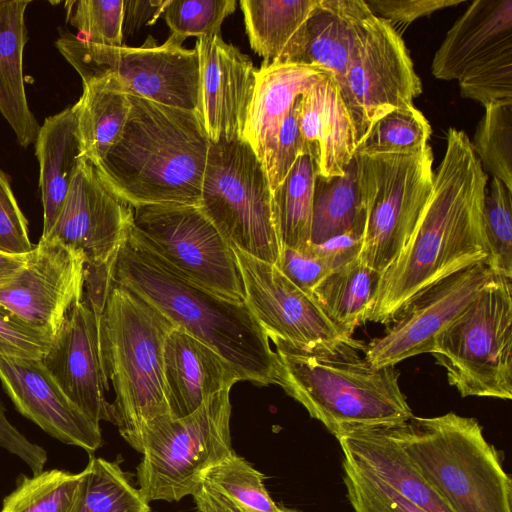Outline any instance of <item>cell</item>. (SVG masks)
<instances>
[{"label":"cell","instance_id":"42","mask_svg":"<svg viewBox=\"0 0 512 512\" xmlns=\"http://www.w3.org/2000/svg\"><path fill=\"white\" fill-rule=\"evenodd\" d=\"M343 470L347 497L355 512H427L345 459Z\"/></svg>","mask_w":512,"mask_h":512},{"label":"cell","instance_id":"29","mask_svg":"<svg viewBox=\"0 0 512 512\" xmlns=\"http://www.w3.org/2000/svg\"><path fill=\"white\" fill-rule=\"evenodd\" d=\"M318 0H241L252 50L270 64L298 65L307 20Z\"/></svg>","mask_w":512,"mask_h":512},{"label":"cell","instance_id":"30","mask_svg":"<svg viewBox=\"0 0 512 512\" xmlns=\"http://www.w3.org/2000/svg\"><path fill=\"white\" fill-rule=\"evenodd\" d=\"M369 203L370 184L362 155L354 154L341 176L316 177L310 244L351 230L365 232Z\"/></svg>","mask_w":512,"mask_h":512},{"label":"cell","instance_id":"22","mask_svg":"<svg viewBox=\"0 0 512 512\" xmlns=\"http://www.w3.org/2000/svg\"><path fill=\"white\" fill-rule=\"evenodd\" d=\"M163 377L169 413L174 419L188 416L213 395L241 381L222 356L178 326L164 343Z\"/></svg>","mask_w":512,"mask_h":512},{"label":"cell","instance_id":"35","mask_svg":"<svg viewBox=\"0 0 512 512\" xmlns=\"http://www.w3.org/2000/svg\"><path fill=\"white\" fill-rule=\"evenodd\" d=\"M82 473L50 469L21 475L0 512H77Z\"/></svg>","mask_w":512,"mask_h":512},{"label":"cell","instance_id":"41","mask_svg":"<svg viewBox=\"0 0 512 512\" xmlns=\"http://www.w3.org/2000/svg\"><path fill=\"white\" fill-rule=\"evenodd\" d=\"M123 0H73L65 2L67 21L96 44L123 43Z\"/></svg>","mask_w":512,"mask_h":512},{"label":"cell","instance_id":"45","mask_svg":"<svg viewBox=\"0 0 512 512\" xmlns=\"http://www.w3.org/2000/svg\"><path fill=\"white\" fill-rule=\"evenodd\" d=\"M299 95L280 128L271 163L266 170L271 192L286 178L297 158L303 154V142L299 131Z\"/></svg>","mask_w":512,"mask_h":512},{"label":"cell","instance_id":"39","mask_svg":"<svg viewBox=\"0 0 512 512\" xmlns=\"http://www.w3.org/2000/svg\"><path fill=\"white\" fill-rule=\"evenodd\" d=\"M483 225L490 267L512 278V190L496 177L486 188Z\"/></svg>","mask_w":512,"mask_h":512},{"label":"cell","instance_id":"21","mask_svg":"<svg viewBox=\"0 0 512 512\" xmlns=\"http://www.w3.org/2000/svg\"><path fill=\"white\" fill-rule=\"evenodd\" d=\"M0 380L16 409L52 437L88 453L101 447L100 423L67 397L42 360L0 357Z\"/></svg>","mask_w":512,"mask_h":512},{"label":"cell","instance_id":"33","mask_svg":"<svg viewBox=\"0 0 512 512\" xmlns=\"http://www.w3.org/2000/svg\"><path fill=\"white\" fill-rule=\"evenodd\" d=\"M316 168L309 154H301L283 182L271 192L272 215L282 247L310 245Z\"/></svg>","mask_w":512,"mask_h":512},{"label":"cell","instance_id":"18","mask_svg":"<svg viewBox=\"0 0 512 512\" xmlns=\"http://www.w3.org/2000/svg\"><path fill=\"white\" fill-rule=\"evenodd\" d=\"M84 280L81 254L40 238L25 267L0 288V305L53 338L69 307L83 298Z\"/></svg>","mask_w":512,"mask_h":512},{"label":"cell","instance_id":"36","mask_svg":"<svg viewBox=\"0 0 512 512\" xmlns=\"http://www.w3.org/2000/svg\"><path fill=\"white\" fill-rule=\"evenodd\" d=\"M432 129L414 106L395 109L378 119L356 146L354 154H411L427 146Z\"/></svg>","mask_w":512,"mask_h":512},{"label":"cell","instance_id":"6","mask_svg":"<svg viewBox=\"0 0 512 512\" xmlns=\"http://www.w3.org/2000/svg\"><path fill=\"white\" fill-rule=\"evenodd\" d=\"M386 428L454 512H512L503 455L475 418L413 415Z\"/></svg>","mask_w":512,"mask_h":512},{"label":"cell","instance_id":"7","mask_svg":"<svg viewBox=\"0 0 512 512\" xmlns=\"http://www.w3.org/2000/svg\"><path fill=\"white\" fill-rule=\"evenodd\" d=\"M430 353L462 397L512 399V282L494 272Z\"/></svg>","mask_w":512,"mask_h":512},{"label":"cell","instance_id":"43","mask_svg":"<svg viewBox=\"0 0 512 512\" xmlns=\"http://www.w3.org/2000/svg\"><path fill=\"white\" fill-rule=\"evenodd\" d=\"M52 340L0 305V357L42 360Z\"/></svg>","mask_w":512,"mask_h":512},{"label":"cell","instance_id":"31","mask_svg":"<svg viewBox=\"0 0 512 512\" xmlns=\"http://www.w3.org/2000/svg\"><path fill=\"white\" fill-rule=\"evenodd\" d=\"M71 109L83 155L97 165L124 128L130 110L128 94L110 77L92 80L83 84V93Z\"/></svg>","mask_w":512,"mask_h":512},{"label":"cell","instance_id":"1","mask_svg":"<svg viewBox=\"0 0 512 512\" xmlns=\"http://www.w3.org/2000/svg\"><path fill=\"white\" fill-rule=\"evenodd\" d=\"M487 183L468 135L450 128L427 205L408 243L381 274L368 321L387 325L425 287L470 265L489 264Z\"/></svg>","mask_w":512,"mask_h":512},{"label":"cell","instance_id":"20","mask_svg":"<svg viewBox=\"0 0 512 512\" xmlns=\"http://www.w3.org/2000/svg\"><path fill=\"white\" fill-rule=\"evenodd\" d=\"M199 115L211 142L244 139L257 69L220 35L198 38Z\"/></svg>","mask_w":512,"mask_h":512},{"label":"cell","instance_id":"27","mask_svg":"<svg viewBox=\"0 0 512 512\" xmlns=\"http://www.w3.org/2000/svg\"><path fill=\"white\" fill-rule=\"evenodd\" d=\"M39 187L43 204V232L54 226L83 155L77 120L71 107L46 117L35 141Z\"/></svg>","mask_w":512,"mask_h":512},{"label":"cell","instance_id":"37","mask_svg":"<svg viewBox=\"0 0 512 512\" xmlns=\"http://www.w3.org/2000/svg\"><path fill=\"white\" fill-rule=\"evenodd\" d=\"M265 476L232 451L209 468L202 480L243 512H279L264 485Z\"/></svg>","mask_w":512,"mask_h":512},{"label":"cell","instance_id":"24","mask_svg":"<svg viewBox=\"0 0 512 512\" xmlns=\"http://www.w3.org/2000/svg\"><path fill=\"white\" fill-rule=\"evenodd\" d=\"M343 459L370 473L427 512H454L421 474L386 426L337 438Z\"/></svg>","mask_w":512,"mask_h":512},{"label":"cell","instance_id":"8","mask_svg":"<svg viewBox=\"0 0 512 512\" xmlns=\"http://www.w3.org/2000/svg\"><path fill=\"white\" fill-rule=\"evenodd\" d=\"M230 390L213 395L188 416L162 415L145 428L136 475L148 503L192 495L205 472L233 451Z\"/></svg>","mask_w":512,"mask_h":512},{"label":"cell","instance_id":"9","mask_svg":"<svg viewBox=\"0 0 512 512\" xmlns=\"http://www.w3.org/2000/svg\"><path fill=\"white\" fill-rule=\"evenodd\" d=\"M182 43L170 35L161 45L148 36L139 47L109 46L64 32L55 46L83 84L110 77L129 95L199 112L198 53Z\"/></svg>","mask_w":512,"mask_h":512},{"label":"cell","instance_id":"25","mask_svg":"<svg viewBox=\"0 0 512 512\" xmlns=\"http://www.w3.org/2000/svg\"><path fill=\"white\" fill-rule=\"evenodd\" d=\"M311 66L270 64L256 73V86L243 138L268 169L282 123L295 99L328 75Z\"/></svg>","mask_w":512,"mask_h":512},{"label":"cell","instance_id":"28","mask_svg":"<svg viewBox=\"0 0 512 512\" xmlns=\"http://www.w3.org/2000/svg\"><path fill=\"white\" fill-rule=\"evenodd\" d=\"M28 0H0V113L18 143L34 144L40 125L29 108L23 75Z\"/></svg>","mask_w":512,"mask_h":512},{"label":"cell","instance_id":"17","mask_svg":"<svg viewBox=\"0 0 512 512\" xmlns=\"http://www.w3.org/2000/svg\"><path fill=\"white\" fill-rule=\"evenodd\" d=\"M132 221V206L83 156L61 212L44 238L81 254L86 270H97L112 265L129 235Z\"/></svg>","mask_w":512,"mask_h":512},{"label":"cell","instance_id":"49","mask_svg":"<svg viewBox=\"0 0 512 512\" xmlns=\"http://www.w3.org/2000/svg\"><path fill=\"white\" fill-rule=\"evenodd\" d=\"M363 239V230H351L320 244L311 245L332 271L359 257Z\"/></svg>","mask_w":512,"mask_h":512},{"label":"cell","instance_id":"10","mask_svg":"<svg viewBox=\"0 0 512 512\" xmlns=\"http://www.w3.org/2000/svg\"><path fill=\"white\" fill-rule=\"evenodd\" d=\"M199 207L232 247L276 264L281 244L271 190L264 167L245 139L211 142Z\"/></svg>","mask_w":512,"mask_h":512},{"label":"cell","instance_id":"34","mask_svg":"<svg viewBox=\"0 0 512 512\" xmlns=\"http://www.w3.org/2000/svg\"><path fill=\"white\" fill-rule=\"evenodd\" d=\"M81 473L77 512H150L149 503L119 463L90 456Z\"/></svg>","mask_w":512,"mask_h":512},{"label":"cell","instance_id":"51","mask_svg":"<svg viewBox=\"0 0 512 512\" xmlns=\"http://www.w3.org/2000/svg\"><path fill=\"white\" fill-rule=\"evenodd\" d=\"M191 496L198 512H243L203 480Z\"/></svg>","mask_w":512,"mask_h":512},{"label":"cell","instance_id":"38","mask_svg":"<svg viewBox=\"0 0 512 512\" xmlns=\"http://www.w3.org/2000/svg\"><path fill=\"white\" fill-rule=\"evenodd\" d=\"M472 148L483 168L512 190V101L486 105Z\"/></svg>","mask_w":512,"mask_h":512},{"label":"cell","instance_id":"12","mask_svg":"<svg viewBox=\"0 0 512 512\" xmlns=\"http://www.w3.org/2000/svg\"><path fill=\"white\" fill-rule=\"evenodd\" d=\"M431 71L458 80L460 94L484 107L512 101V0H475L448 30Z\"/></svg>","mask_w":512,"mask_h":512},{"label":"cell","instance_id":"40","mask_svg":"<svg viewBox=\"0 0 512 512\" xmlns=\"http://www.w3.org/2000/svg\"><path fill=\"white\" fill-rule=\"evenodd\" d=\"M235 9V0H169L163 16L171 35L184 42L189 36L220 35L224 19Z\"/></svg>","mask_w":512,"mask_h":512},{"label":"cell","instance_id":"46","mask_svg":"<svg viewBox=\"0 0 512 512\" xmlns=\"http://www.w3.org/2000/svg\"><path fill=\"white\" fill-rule=\"evenodd\" d=\"M275 266L294 285L310 295L331 271L311 244L304 249L282 247Z\"/></svg>","mask_w":512,"mask_h":512},{"label":"cell","instance_id":"32","mask_svg":"<svg viewBox=\"0 0 512 512\" xmlns=\"http://www.w3.org/2000/svg\"><path fill=\"white\" fill-rule=\"evenodd\" d=\"M380 277L357 258L330 271L312 296L335 326L353 335L369 319Z\"/></svg>","mask_w":512,"mask_h":512},{"label":"cell","instance_id":"48","mask_svg":"<svg viewBox=\"0 0 512 512\" xmlns=\"http://www.w3.org/2000/svg\"><path fill=\"white\" fill-rule=\"evenodd\" d=\"M5 412L0 400V447L24 461L33 474L41 472L48 460L47 452L12 425Z\"/></svg>","mask_w":512,"mask_h":512},{"label":"cell","instance_id":"53","mask_svg":"<svg viewBox=\"0 0 512 512\" xmlns=\"http://www.w3.org/2000/svg\"><path fill=\"white\" fill-rule=\"evenodd\" d=\"M279 512H300L295 509L287 508V507H280Z\"/></svg>","mask_w":512,"mask_h":512},{"label":"cell","instance_id":"5","mask_svg":"<svg viewBox=\"0 0 512 512\" xmlns=\"http://www.w3.org/2000/svg\"><path fill=\"white\" fill-rule=\"evenodd\" d=\"M130 289L112 284L100 317L101 354L114 389L113 424L141 452L145 428L169 413L163 377L164 343L175 328Z\"/></svg>","mask_w":512,"mask_h":512},{"label":"cell","instance_id":"47","mask_svg":"<svg viewBox=\"0 0 512 512\" xmlns=\"http://www.w3.org/2000/svg\"><path fill=\"white\" fill-rule=\"evenodd\" d=\"M465 0H367L370 10L386 20L399 34L420 17L440 9L457 6Z\"/></svg>","mask_w":512,"mask_h":512},{"label":"cell","instance_id":"15","mask_svg":"<svg viewBox=\"0 0 512 512\" xmlns=\"http://www.w3.org/2000/svg\"><path fill=\"white\" fill-rule=\"evenodd\" d=\"M245 290V302L270 340L304 349L364 347L335 326L312 295L274 265L233 247Z\"/></svg>","mask_w":512,"mask_h":512},{"label":"cell","instance_id":"13","mask_svg":"<svg viewBox=\"0 0 512 512\" xmlns=\"http://www.w3.org/2000/svg\"><path fill=\"white\" fill-rule=\"evenodd\" d=\"M362 156L370 203L358 258L382 274L410 240L427 205L433 188V152L427 145L411 154Z\"/></svg>","mask_w":512,"mask_h":512},{"label":"cell","instance_id":"23","mask_svg":"<svg viewBox=\"0 0 512 512\" xmlns=\"http://www.w3.org/2000/svg\"><path fill=\"white\" fill-rule=\"evenodd\" d=\"M298 124L303 154L313 158L316 177L343 175L355 153L354 127L331 74L301 95Z\"/></svg>","mask_w":512,"mask_h":512},{"label":"cell","instance_id":"2","mask_svg":"<svg viewBox=\"0 0 512 512\" xmlns=\"http://www.w3.org/2000/svg\"><path fill=\"white\" fill-rule=\"evenodd\" d=\"M110 276L112 284L130 289L215 350L241 381L277 384L276 352L246 302L226 299L185 278L145 246L132 227Z\"/></svg>","mask_w":512,"mask_h":512},{"label":"cell","instance_id":"11","mask_svg":"<svg viewBox=\"0 0 512 512\" xmlns=\"http://www.w3.org/2000/svg\"><path fill=\"white\" fill-rule=\"evenodd\" d=\"M132 208V231L172 269L226 299L245 302L233 247L199 206L147 204Z\"/></svg>","mask_w":512,"mask_h":512},{"label":"cell","instance_id":"52","mask_svg":"<svg viewBox=\"0 0 512 512\" xmlns=\"http://www.w3.org/2000/svg\"><path fill=\"white\" fill-rule=\"evenodd\" d=\"M29 253L10 254L0 251V288L10 283L25 267Z\"/></svg>","mask_w":512,"mask_h":512},{"label":"cell","instance_id":"16","mask_svg":"<svg viewBox=\"0 0 512 512\" xmlns=\"http://www.w3.org/2000/svg\"><path fill=\"white\" fill-rule=\"evenodd\" d=\"M494 272L488 262H479L425 287L404 304L381 336L364 347V358L379 368L430 353L435 337L474 300Z\"/></svg>","mask_w":512,"mask_h":512},{"label":"cell","instance_id":"26","mask_svg":"<svg viewBox=\"0 0 512 512\" xmlns=\"http://www.w3.org/2000/svg\"><path fill=\"white\" fill-rule=\"evenodd\" d=\"M373 15L364 0H318L306 23L298 65L321 68L338 84Z\"/></svg>","mask_w":512,"mask_h":512},{"label":"cell","instance_id":"14","mask_svg":"<svg viewBox=\"0 0 512 512\" xmlns=\"http://www.w3.org/2000/svg\"><path fill=\"white\" fill-rule=\"evenodd\" d=\"M338 86L352 120L356 146L378 119L413 105L422 93L401 34L376 15L367 22Z\"/></svg>","mask_w":512,"mask_h":512},{"label":"cell","instance_id":"44","mask_svg":"<svg viewBox=\"0 0 512 512\" xmlns=\"http://www.w3.org/2000/svg\"><path fill=\"white\" fill-rule=\"evenodd\" d=\"M27 224L9 179L0 170V251L10 254L31 252L35 246L29 239Z\"/></svg>","mask_w":512,"mask_h":512},{"label":"cell","instance_id":"3","mask_svg":"<svg viewBox=\"0 0 512 512\" xmlns=\"http://www.w3.org/2000/svg\"><path fill=\"white\" fill-rule=\"evenodd\" d=\"M124 128L95 165L131 206H199L211 141L198 112L129 95Z\"/></svg>","mask_w":512,"mask_h":512},{"label":"cell","instance_id":"50","mask_svg":"<svg viewBox=\"0 0 512 512\" xmlns=\"http://www.w3.org/2000/svg\"><path fill=\"white\" fill-rule=\"evenodd\" d=\"M169 0H125L123 16V41L143 26H151L164 13Z\"/></svg>","mask_w":512,"mask_h":512},{"label":"cell","instance_id":"19","mask_svg":"<svg viewBox=\"0 0 512 512\" xmlns=\"http://www.w3.org/2000/svg\"><path fill=\"white\" fill-rule=\"evenodd\" d=\"M100 317L83 298L74 302L53 337L42 362L67 397L95 422H113L106 399Z\"/></svg>","mask_w":512,"mask_h":512},{"label":"cell","instance_id":"4","mask_svg":"<svg viewBox=\"0 0 512 512\" xmlns=\"http://www.w3.org/2000/svg\"><path fill=\"white\" fill-rule=\"evenodd\" d=\"M277 384L336 438L413 416L395 366L374 367L364 347L304 349L273 340Z\"/></svg>","mask_w":512,"mask_h":512}]
</instances>
